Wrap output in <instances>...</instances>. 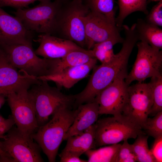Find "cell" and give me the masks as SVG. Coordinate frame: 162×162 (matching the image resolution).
<instances>
[{"mask_svg":"<svg viewBox=\"0 0 162 162\" xmlns=\"http://www.w3.org/2000/svg\"><path fill=\"white\" fill-rule=\"evenodd\" d=\"M117 43L112 40H107L95 44L91 50L94 57L101 64L109 63L115 57L113 47Z\"/></svg>","mask_w":162,"mask_h":162,"instance_id":"d4e9b609","label":"cell"},{"mask_svg":"<svg viewBox=\"0 0 162 162\" xmlns=\"http://www.w3.org/2000/svg\"><path fill=\"white\" fill-rule=\"evenodd\" d=\"M150 151L155 162H162V136L155 138Z\"/></svg>","mask_w":162,"mask_h":162,"instance_id":"1f68e13d","label":"cell"},{"mask_svg":"<svg viewBox=\"0 0 162 162\" xmlns=\"http://www.w3.org/2000/svg\"><path fill=\"white\" fill-rule=\"evenodd\" d=\"M153 103L150 83L138 82L128 86L127 101L122 114L139 124L142 128L148 118Z\"/></svg>","mask_w":162,"mask_h":162,"instance_id":"4fadbf2b","label":"cell"},{"mask_svg":"<svg viewBox=\"0 0 162 162\" xmlns=\"http://www.w3.org/2000/svg\"><path fill=\"white\" fill-rule=\"evenodd\" d=\"M3 150L14 162H42L41 149L31 136L13 126L3 136Z\"/></svg>","mask_w":162,"mask_h":162,"instance_id":"ba28073f","label":"cell"},{"mask_svg":"<svg viewBox=\"0 0 162 162\" xmlns=\"http://www.w3.org/2000/svg\"><path fill=\"white\" fill-rule=\"evenodd\" d=\"M5 97H6V96L5 95L3 94H0V109L5 102Z\"/></svg>","mask_w":162,"mask_h":162,"instance_id":"d590c367","label":"cell"},{"mask_svg":"<svg viewBox=\"0 0 162 162\" xmlns=\"http://www.w3.org/2000/svg\"><path fill=\"white\" fill-rule=\"evenodd\" d=\"M99 104L95 99L92 101L79 105L74 122L65 135L63 140L69 137L81 133L94 124L98 120Z\"/></svg>","mask_w":162,"mask_h":162,"instance_id":"ac0fdd59","label":"cell"},{"mask_svg":"<svg viewBox=\"0 0 162 162\" xmlns=\"http://www.w3.org/2000/svg\"><path fill=\"white\" fill-rule=\"evenodd\" d=\"M148 137L145 134H140L132 144L137 162H155L148 147Z\"/></svg>","mask_w":162,"mask_h":162,"instance_id":"cb8c5ba5","label":"cell"},{"mask_svg":"<svg viewBox=\"0 0 162 162\" xmlns=\"http://www.w3.org/2000/svg\"><path fill=\"white\" fill-rule=\"evenodd\" d=\"M41 80L28 90L39 127L47 122L50 116L59 108L73 106L75 100L74 95L64 94L59 88L50 86L47 81Z\"/></svg>","mask_w":162,"mask_h":162,"instance_id":"277c9868","label":"cell"},{"mask_svg":"<svg viewBox=\"0 0 162 162\" xmlns=\"http://www.w3.org/2000/svg\"><path fill=\"white\" fill-rule=\"evenodd\" d=\"M41 81L18 71L10 63L0 48V94L6 96L13 92L28 90Z\"/></svg>","mask_w":162,"mask_h":162,"instance_id":"5bb4252c","label":"cell"},{"mask_svg":"<svg viewBox=\"0 0 162 162\" xmlns=\"http://www.w3.org/2000/svg\"><path fill=\"white\" fill-rule=\"evenodd\" d=\"M147 0H118L119 8L118 16L116 18V24L118 28H121L125 18L131 14L140 11L147 15L148 12L147 9Z\"/></svg>","mask_w":162,"mask_h":162,"instance_id":"44dd1931","label":"cell"},{"mask_svg":"<svg viewBox=\"0 0 162 162\" xmlns=\"http://www.w3.org/2000/svg\"><path fill=\"white\" fill-rule=\"evenodd\" d=\"M97 60L94 58L85 64L65 68L55 74L36 78L40 80L53 82L59 89L62 87L69 89L88 76L91 70L96 66Z\"/></svg>","mask_w":162,"mask_h":162,"instance_id":"e0dca14e","label":"cell"},{"mask_svg":"<svg viewBox=\"0 0 162 162\" xmlns=\"http://www.w3.org/2000/svg\"><path fill=\"white\" fill-rule=\"evenodd\" d=\"M136 57L130 72L125 79L128 85L137 81L142 82L146 79L162 75V51L140 41L137 43Z\"/></svg>","mask_w":162,"mask_h":162,"instance_id":"9c48e42d","label":"cell"},{"mask_svg":"<svg viewBox=\"0 0 162 162\" xmlns=\"http://www.w3.org/2000/svg\"><path fill=\"white\" fill-rule=\"evenodd\" d=\"M2 158L1 155H0V162H1L2 161Z\"/></svg>","mask_w":162,"mask_h":162,"instance_id":"74e56055","label":"cell"},{"mask_svg":"<svg viewBox=\"0 0 162 162\" xmlns=\"http://www.w3.org/2000/svg\"><path fill=\"white\" fill-rule=\"evenodd\" d=\"M45 0H0V7H10L17 9H22L37 1Z\"/></svg>","mask_w":162,"mask_h":162,"instance_id":"4dcf8cb0","label":"cell"},{"mask_svg":"<svg viewBox=\"0 0 162 162\" xmlns=\"http://www.w3.org/2000/svg\"><path fill=\"white\" fill-rule=\"evenodd\" d=\"M71 107L64 106L59 108L50 120L31 135L50 162H55L60 146L77 114V109L71 110Z\"/></svg>","mask_w":162,"mask_h":162,"instance_id":"6da1fadb","label":"cell"},{"mask_svg":"<svg viewBox=\"0 0 162 162\" xmlns=\"http://www.w3.org/2000/svg\"><path fill=\"white\" fill-rule=\"evenodd\" d=\"M142 128L148 135L154 138L162 136V111L152 118H148Z\"/></svg>","mask_w":162,"mask_h":162,"instance_id":"83f0119b","label":"cell"},{"mask_svg":"<svg viewBox=\"0 0 162 162\" xmlns=\"http://www.w3.org/2000/svg\"><path fill=\"white\" fill-rule=\"evenodd\" d=\"M95 125L96 148L136 139L145 134L139 124L123 114L102 118Z\"/></svg>","mask_w":162,"mask_h":162,"instance_id":"8992f818","label":"cell"},{"mask_svg":"<svg viewBox=\"0 0 162 162\" xmlns=\"http://www.w3.org/2000/svg\"><path fill=\"white\" fill-rule=\"evenodd\" d=\"M151 1H153V2H159L161 1H162V0H150Z\"/></svg>","mask_w":162,"mask_h":162,"instance_id":"8d00e7d4","label":"cell"},{"mask_svg":"<svg viewBox=\"0 0 162 162\" xmlns=\"http://www.w3.org/2000/svg\"><path fill=\"white\" fill-rule=\"evenodd\" d=\"M14 124V121L11 115L8 118H5L0 115V139H2Z\"/></svg>","mask_w":162,"mask_h":162,"instance_id":"d6a6232c","label":"cell"},{"mask_svg":"<svg viewBox=\"0 0 162 162\" xmlns=\"http://www.w3.org/2000/svg\"><path fill=\"white\" fill-rule=\"evenodd\" d=\"M127 69L122 71L114 80L102 90L95 99L99 104V115L113 116L122 114L126 104L129 86L125 81Z\"/></svg>","mask_w":162,"mask_h":162,"instance_id":"8fae6325","label":"cell"},{"mask_svg":"<svg viewBox=\"0 0 162 162\" xmlns=\"http://www.w3.org/2000/svg\"><path fill=\"white\" fill-rule=\"evenodd\" d=\"M34 41L39 44L35 53L47 58L60 59L71 51L85 49L71 40L49 34H40Z\"/></svg>","mask_w":162,"mask_h":162,"instance_id":"2e32d148","label":"cell"},{"mask_svg":"<svg viewBox=\"0 0 162 162\" xmlns=\"http://www.w3.org/2000/svg\"><path fill=\"white\" fill-rule=\"evenodd\" d=\"M0 48L13 66L30 76L37 78L59 72L61 59L40 58L35 53L32 45L0 43Z\"/></svg>","mask_w":162,"mask_h":162,"instance_id":"7a4b0ae2","label":"cell"},{"mask_svg":"<svg viewBox=\"0 0 162 162\" xmlns=\"http://www.w3.org/2000/svg\"><path fill=\"white\" fill-rule=\"evenodd\" d=\"M84 21L87 49L92 50L95 44L107 40L117 44L122 43L124 38L120 34L121 28L105 16L90 10Z\"/></svg>","mask_w":162,"mask_h":162,"instance_id":"30bf717a","label":"cell"},{"mask_svg":"<svg viewBox=\"0 0 162 162\" xmlns=\"http://www.w3.org/2000/svg\"><path fill=\"white\" fill-rule=\"evenodd\" d=\"M86 5L90 11L102 14L116 23L115 0H87Z\"/></svg>","mask_w":162,"mask_h":162,"instance_id":"484cf974","label":"cell"},{"mask_svg":"<svg viewBox=\"0 0 162 162\" xmlns=\"http://www.w3.org/2000/svg\"><path fill=\"white\" fill-rule=\"evenodd\" d=\"M95 130L94 124L81 133L69 137L64 149L80 157L87 150L96 148Z\"/></svg>","mask_w":162,"mask_h":162,"instance_id":"d6986e66","label":"cell"},{"mask_svg":"<svg viewBox=\"0 0 162 162\" xmlns=\"http://www.w3.org/2000/svg\"><path fill=\"white\" fill-rule=\"evenodd\" d=\"M135 23V29L139 40L145 42L151 47L160 50L162 48V29L139 19Z\"/></svg>","mask_w":162,"mask_h":162,"instance_id":"ffe728a7","label":"cell"},{"mask_svg":"<svg viewBox=\"0 0 162 162\" xmlns=\"http://www.w3.org/2000/svg\"><path fill=\"white\" fill-rule=\"evenodd\" d=\"M28 90L23 89L13 92L6 97L16 127L24 133L31 136L39 127Z\"/></svg>","mask_w":162,"mask_h":162,"instance_id":"7c38bea8","label":"cell"},{"mask_svg":"<svg viewBox=\"0 0 162 162\" xmlns=\"http://www.w3.org/2000/svg\"><path fill=\"white\" fill-rule=\"evenodd\" d=\"M147 22L159 27L162 26V1L158 2L152 8L149 13L146 15V20Z\"/></svg>","mask_w":162,"mask_h":162,"instance_id":"f546056e","label":"cell"},{"mask_svg":"<svg viewBox=\"0 0 162 162\" xmlns=\"http://www.w3.org/2000/svg\"><path fill=\"white\" fill-rule=\"evenodd\" d=\"M94 58L91 50L85 49L71 51L60 58L58 73L68 68L85 64Z\"/></svg>","mask_w":162,"mask_h":162,"instance_id":"603a6c76","label":"cell"},{"mask_svg":"<svg viewBox=\"0 0 162 162\" xmlns=\"http://www.w3.org/2000/svg\"><path fill=\"white\" fill-rule=\"evenodd\" d=\"M121 144L117 143L98 149H90L85 152L88 162H116Z\"/></svg>","mask_w":162,"mask_h":162,"instance_id":"7402d4cb","label":"cell"},{"mask_svg":"<svg viewBox=\"0 0 162 162\" xmlns=\"http://www.w3.org/2000/svg\"><path fill=\"white\" fill-rule=\"evenodd\" d=\"M33 33L16 16L10 15L0 7V43L32 45Z\"/></svg>","mask_w":162,"mask_h":162,"instance_id":"9a60e30c","label":"cell"},{"mask_svg":"<svg viewBox=\"0 0 162 162\" xmlns=\"http://www.w3.org/2000/svg\"><path fill=\"white\" fill-rule=\"evenodd\" d=\"M136 159L132 144H130L128 140L124 141L120 147L116 162H136Z\"/></svg>","mask_w":162,"mask_h":162,"instance_id":"f1b7e54d","label":"cell"},{"mask_svg":"<svg viewBox=\"0 0 162 162\" xmlns=\"http://www.w3.org/2000/svg\"><path fill=\"white\" fill-rule=\"evenodd\" d=\"M151 86L153 105L149 115L154 116L162 111V75L151 77L149 82Z\"/></svg>","mask_w":162,"mask_h":162,"instance_id":"4316f807","label":"cell"},{"mask_svg":"<svg viewBox=\"0 0 162 162\" xmlns=\"http://www.w3.org/2000/svg\"><path fill=\"white\" fill-rule=\"evenodd\" d=\"M80 0L82 1L83 0Z\"/></svg>","mask_w":162,"mask_h":162,"instance_id":"f35d334b","label":"cell"},{"mask_svg":"<svg viewBox=\"0 0 162 162\" xmlns=\"http://www.w3.org/2000/svg\"><path fill=\"white\" fill-rule=\"evenodd\" d=\"M130 53L122 49L111 62L94 68L86 87L75 95L74 105L76 106L94 100L98 95L110 85L122 70L127 69Z\"/></svg>","mask_w":162,"mask_h":162,"instance_id":"3957f363","label":"cell"},{"mask_svg":"<svg viewBox=\"0 0 162 162\" xmlns=\"http://www.w3.org/2000/svg\"><path fill=\"white\" fill-rule=\"evenodd\" d=\"M90 11L82 1L73 0L64 9L61 8L56 32H60L64 38L84 48L86 40L84 19Z\"/></svg>","mask_w":162,"mask_h":162,"instance_id":"52a82bcc","label":"cell"},{"mask_svg":"<svg viewBox=\"0 0 162 162\" xmlns=\"http://www.w3.org/2000/svg\"><path fill=\"white\" fill-rule=\"evenodd\" d=\"M60 162H87V160L82 159L73 153L63 149L59 155Z\"/></svg>","mask_w":162,"mask_h":162,"instance_id":"836d02e7","label":"cell"},{"mask_svg":"<svg viewBox=\"0 0 162 162\" xmlns=\"http://www.w3.org/2000/svg\"><path fill=\"white\" fill-rule=\"evenodd\" d=\"M0 155L2 156L8 157L10 158H11L9 156L5 153L4 151L2 148V141L0 140ZM12 159V158H11Z\"/></svg>","mask_w":162,"mask_h":162,"instance_id":"e575fe53","label":"cell"},{"mask_svg":"<svg viewBox=\"0 0 162 162\" xmlns=\"http://www.w3.org/2000/svg\"><path fill=\"white\" fill-rule=\"evenodd\" d=\"M61 8V0H45L32 8L17 9L14 13L28 30L54 35Z\"/></svg>","mask_w":162,"mask_h":162,"instance_id":"5b68a950","label":"cell"}]
</instances>
